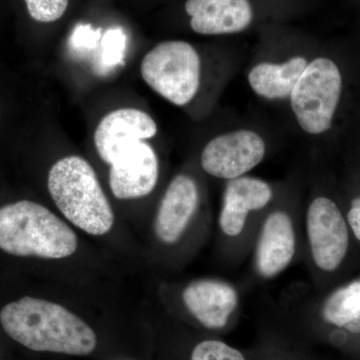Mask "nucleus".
Wrapping results in <instances>:
<instances>
[{
    "label": "nucleus",
    "instance_id": "nucleus-1",
    "mask_svg": "<svg viewBox=\"0 0 360 360\" xmlns=\"http://www.w3.org/2000/svg\"><path fill=\"white\" fill-rule=\"evenodd\" d=\"M4 333L28 349L84 356L96 349V335L82 319L58 303L25 296L0 311Z\"/></svg>",
    "mask_w": 360,
    "mask_h": 360
},
{
    "label": "nucleus",
    "instance_id": "nucleus-2",
    "mask_svg": "<svg viewBox=\"0 0 360 360\" xmlns=\"http://www.w3.org/2000/svg\"><path fill=\"white\" fill-rule=\"evenodd\" d=\"M0 250L16 257L59 259L75 252L77 238L44 206L20 200L0 208Z\"/></svg>",
    "mask_w": 360,
    "mask_h": 360
},
{
    "label": "nucleus",
    "instance_id": "nucleus-3",
    "mask_svg": "<svg viewBox=\"0 0 360 360\" xmlns=\"http://www.w3.org/2000/svg\"><path fill=\"white\" fill-rule=\"evenodd\" d=\"M52 200L71 224L91 236L112 229L115 217L96 172L80 156L58 160L49 174Z\"/></svg>",
    "mask_w": 360,
    "mask_h": 360
},
{
    "label": "nucleus",
    "instance_id": "nucleus-4",
    "mask_svg": "<svg viewBox=\"0 0 360 360\" xmlns=\"http://www.w3.org/2000/svg\"><path fill=\"white\" fill-rule=\"evenodd\" d=\"M200 58L193 45L161 42L142 60L141 77L155 91L175 105L191 103L200 84Z\"/></svg>",
    "mask_w": 360,
    "mask_h": 360
},
{
    "label": "nucleus",
    "instance_id": "nucleus-5",
    "mask_svg": "<svg viewBox=\"0 0 360 360\" xmlns=\"http://www.w3.org/2000/svg\"><path fill=\"white\" fill-rule=\"evenodd\" d=\"M342 78L328 58H315L307 65L291 92V108L302 129L321 134L330 129L340 103Z\"/></svg>",
    "mask_w": 360,
    "mask_h": 360
},
{
    "label": "nucleus",
    "instance_id": "nucleus-6",
    "mask_svg": "<svg viewBox=\"0 0 360 360\" xmlns=\"http://www.w3.org/2000/svg\"><path fill=\"white\" fill-rule=\"evenodd\" d=\"M264 155L265 143L259 135L236 130L208 142L201 155V165L212 176L234 179L259 165Z\"/></svg>",
    "mask_w": 360,
    "mask_h": 360
},
{
    "label": "nucleus",
    "instance_id": "nucleus-7",
    "mask_svg": "<svg viewBox=\"0 0 360 360\" xmlns=\"http://www.w3.org/2000/svg\"><path fill=\"white\" fill-rule=\"evenodd\" d=\"M307 234L317 266L326 271L338 269L347 255L348 231L333 200L317 198L312 201L307 212Z\"/></svg>",
    "mask_w": 360,
    "mask_h": 360
},
{
    "label": "nucleus",
    "instance_id": "nucleus-8",
    "mask_svg": "<svg viewBox=\"0 0 360 360\" xmlns=\"http://www.w3.org/2000/svg\"><path fill=\"white\" fill-rule=\"evenodd\" d=\"M110 165V186L118 200L143 198L158 184V156L146 142L127 146Z\"/></svg>",
    "mask_w": 360,
    "mask_h": 360
},
{
    "label": "nucleus",
    "instance_id": "nucleus-9",
    "mask_svg": "<svg viewBox=\"0 0 360 360\" xmlns=\"http://www.w3.org/2000/svg\"><path fill=\"white\" fill-rule=\"evenodd\" d=\"M158 125L148 115L135 108H122L104 116L94 134L101 160L111 165L118 155L135 142L153 139Z\"/></svg>",
    "mask_w": 360,
    "mask_h": 360
},
{
    "label": "nucleus",
    "instance_id": "nucleus-10",
    "mask_svg": "<svg viewBox=\"0 0 360 360\" xmlns=\"http://www.w3.org/2000/svg\"><path fill=\"white\" fill-rule=\"evenodd\" d=\"M186 11L193 32L203 35L243 32L253 18L248 0H187Z\"/></svg>",
    "mask_w": 360,
    "mask_h": 360
},
{
    "label": "nucleus",
    "instance_id": "nucleus-11",
    "mask_svg": "<svg viewBox=\"0 0 360 360\" xmlns=\"http://www.w3.org/2000/svg\"><path fill=\"white\" fill-rule=\"evenodd\" d=\"M198 203L195 182L186 175L175 177L167 189L155 220L156 236L162 243H176Z\"/></svg>",
    "mask_w": 360,
    "mask_h": 360
},
{
    "label": "nucleus",
    "instance_id": "nucleus-12",
    "mask_svg": "<svg viewBox=\"0 0 360 360\" xmlns=\"http://www.w3.org/2000/svg\"><path fill=\"white\" fill-rule=\"evenodd\" d=\"M182 298L191 314L212 329L224 328L238 302L236 290L217 281H194L184 291Z\"/></svg>",
    "mask_w": 360,
    "mask_h": 360
},
{
    "label": "nucleus",
    "instance_id": "nucleus-13",
    "mask_svg": "<svg viewBox=\"0 0 360 360\" xmlns=\"http://www.w3.org/2000/svg\"><path fill=\"white\" fill-rule=\"evenodd\" d=\"M272 191L264 180L252 177L231 179L225 188L224 206L219 224L229 236H236L245 229L248 212L259 210L267 205Z\"/></svg>",
    "mask_w": 360,
    "mask_h": 360
},
{
    "label": "nucleus",
    "instance_id": "nucleus-14",
    "mask_svg": "<svg viewBox=\"0 0 360 360\" xmlns=\"http://www.w3.org/2000/svg\"><path fill=\"white\" fill-rule=\"evenodd\" d=\"M295 253V236L290 215L271 213L265 220L258 241L257 267L264 277L276 276L290 265Z\"/></svg>",
    "mask_w": 360,
    "mask_h": 360
},
{
    "label": "nucleus",
    "instance_id": "nucleus-15",
    "mask_svg": "<svg viewBox=\"0 0 360 360\" xmlns=\"http://www.w3.org/2000/svg\"><path fill=\"white\" fill-rule=\"evenodd\" d=\"M307 65L303 56H295L283 65L259 63L251 70L248 82L253 91L264 98H286L290 97Z\"/></svg>",
    "mask_w": 360,
    "mask_h": 360
},
{
    "label": "nucleus",
    "instance_id": "nucleus-16",
    "mask_svg": "<svg viewBox=\"0 0 360 360\" xmlns=\"http://www.w3.org/2000/svg\"><path fill=\"white\" fill-rule=\"evenodd\" d=\"M322 316L329 323L360 333V279L329 296L322 309Z\"/></svg>",
    "mask_w": 360,
    "mask_h": 360
},
{
    "label": "nucleus",
    "instance_id": "nucleus-17",
    "mask_svg": "<svg viewBox=\"0 0 360 360\" xmlns=\"http://www.w3.org/2000/svg\"><path fill=\"white\" fill-rule=\"evenodd\" d=\"M28 13L39 22H53L63 18L70 0H25Z\"/></svg>",
    "mask_w": 360,
    "mask_h": 360
},
{
    "label": "nucleus",
    "instance_id": "nucleus-18",
    "mask_svg": "<svg viewBox=\"0 0 360 360\" xmlns=\"http://www.w3.org/2000/svg\"><path fill=\"white\" fill-rule=\"evenodd\" d=\"M191 360H245L243 355L221 341L206 340L194 348Z\"/></svg>",
    "mask_w": 360,
    "mask_h": 360
},
{
    "label": "nucleus",
    "instance_id": "nucleus-19",
    "mask_svg": "<svg viewBox=\"0 0 360 360\" xmlns=\"http://www.w3.org/2000/svg\"><path fill=\"white\" fill-rule=\"evenodd\" d=\"M103 65L112 68L122 63L127 47V37L120 28H113L104 34Z\"/></svg>",
    "mask_w": 360,
    "mask_h": 360
},
{
    "label": "nucleus",
    "instance_id": "nucleus-20",
    "mask_svg": "<svg viewBox=\"0 0 360 360\" xmlns=\"http://www.w3.org/2000/svg\"><path fill=\"white\" fill-rule=\"evenodd\" d=\"M99 39V32H94L89 25H78L72 34V44L75 47L92 49Z\"/></svg>",
    "mask_w": 360,
    "mask_h": 360
},
{
    "label": "nucleus",
    "instance_id": "nucleus-21",
    "mask_svg": "<svg viewBox=\"0 0 360 360\" xmlns=\"http://www.w3.org/2000/svg\"><path fill=\"white\" fill-rule=\"evenodd\" d=\"M348 222L354 231L355 236L360 241V198H355L347 215Z\"/></svg>",
    "mask_w": 360,
    "mask_h": 360
}]
</instances>
